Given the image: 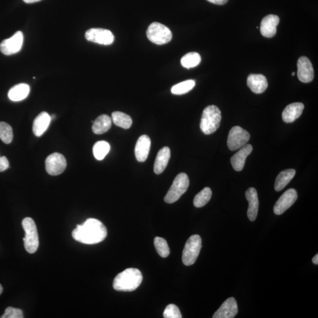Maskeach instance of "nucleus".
Masks as SVG:
<instances>
[{
    "label": "nucleus",
    "mask_w": 318,
    "mask_h": 318,
    "mask_svg": "<svg viewBox=\"0 0 318 318\" xmlns=\"http://www.w3.org/2000/svg\"><path fill=\"white\" fill-rule=\"evenodd\" d=\"M304 105L302 103H293L285 107L282 112V119L285 123H292L302 114Z\"/></svg>",
    "instance_id": "obj_20"
},
{
    "label": "nucleus",
    "mask_w": 318,
    "mask_h": 318,
    "mask_svg": "<svg viewBox=\"0 0 318 318\" xmlns=\"http://www.w3.org/2000/svg\"><path fill=\"white\" fill-rule=\"evenodd\" d=\"M297 66V75L300 81L305 83L312 82L314 78V70L309 59L305 56L300 57L298 59Z\"/></svg>",
    "instance_id": "obj_13"
},
{
    "label": "nucleus",
    "mask_w": 318,
    "mask_h": 318,
    "mask_svg": "<svg viewBox=\"0 0 318 318\" xmlns=\"http://www.w3.org/2000/svg\"><path fill=\"white\" fill-rule=\"evenodd\" d=\"M279 23V17L270 15L265 17L262 20L260 26L261 33L262 36L272 38L277 34V27Z\"/></svg>",
    "instance_id": "obj_15"
},
{
    "label": "nucleus",
    "mask_w": 318,
    "mask_h": 318,
    "mask_svg": "<svg viewBox=\"0 0 318 318\" xmlns=\"http://www.w3.org/2000/svg\"><path fill=\"white\" fill-rule=\"evenodd\" d=\"M85 37L87 40L102 45H110L114 40L113 34L103 29H89L86 31Z\"/></svg>",
    "instance_id": "obj_11"
},
{
    "label": "nucleus",
    "mask_w": 318,
    "mask_h": 318,
    "mask_svg": "<svg viewBox=\"0 0 318 318\" xmlns=\"http://www.w3.org/2000/svg\"><path fill=\"white\" fill-rule=\"evenodd\" d=\"M51 120V116L45 111L38 114L33 122V132L35 136L40 137L47 131Z\"/></svg>",
    "instance_id": "obj_21"
},
{
    "label": "nucleus",
    "mask_w": 318,
    "mask_h": 318,
    "mask_svg": "<svg viewBox=\"0 0 318 318\" xmlns=\"http://www.w3.org/2000/svg\"><path fill=\"white\" fill-rule=\"evenodd\" d=\"M250 138L249 132L236 125L230 129L227 144L230 150L235 151L245 145Z\"/></svg>",
    "instance_id": "obj_8"
},
{
    "label": "nucleus",
    "mask_w": 318,
    "mask_h": 318,
    "mask_svg": "<svg viewBox=\"0 0 318 318\" xmlns=\"http://www.w3.org/2000/svg\"><path fill=\"white\" fill-rule=\"evenodd\" d=\"M142 281L141 271L136 268H128L116 276L113 286L117 291L132 292L141 285Z\"/></svg>",
    "instance_id": "obj_2"
},
{
    "label": "nucleus",
    "mask_w": 318,
    "mask_h": 318,
    "mask_svg": "<svg viewBox=\"0 0 318 318\" xmlns=\"http://www.w3.org/2000/svg\"><path fill=\"white\" fill-rule=\"evenodd\" d=\"M24 2L26 3H28V4H30V3H37L38 2H40L41 0H23Z\"/></svg>",
    "instance_id": "obj_37"
},
{
    "label": "nucleus",
    "mask_w": 318,
    "mask_h": 318,
    "mask_svg": "<svg viewBox=\"0 0 318 318\" xmlns=\"http://www.w3.org/2000/svg\"><path fill=\"white\" fill-rule=\"evenodd\" d=\"M30 86L25 83H21L10 90L8 96L13 101H19L25 99L30 93Z\"/></svg>",
    "instance_id": "obj_23"
},
{
    "label": "nucleus",
    "mask_w": 318,
    "mask_h": 318,
    "mask_svg": "<svg viewBox=\"0 0 318 318\" xmlns=\"http://www.w3.org/2000/svg\"><path fill=\"white\" fill-rule=\"evenodd\" d=\"M295 174L296 170L292 169L282 171L278 174L277 179H276L275 183V190L279 192L284 189L286 185L294 177Z\"/></svg>",
    "instance_id": "obj_25"
},
{
    "label": "nucleus",
    "mask_w": 318,
    "mask_h": 318,
    "mask_svg": "<svg viewBox=\"0 0 318 318\" xmlns=\"http://www.w3.org/2000/svg\"><path fill=\"white\" fill-rule=\"evenodd\" d=\"M195 82L194 80H188L186 81L177 84L172 87L171 92L176 95H182L186 94L194 88Z\"/></svg>",
    "instance_id": "obj_30"
},
{
    "label": "nucleus",
    "mask_w": 318,
    "mask_h": 318,
    "mask_svg": "<svg viewBox=\"0 0 318 318\" xmlns=\"http://www.w3.org/2000/svg\"><path fill=\"white\" fill-rule=\"evenodd\" d=\"M23 40V34L22 31H17L12 37L2 42L0 44V51L7 55L16 54L22 48Z\"/></svg>",
    "instance_id": "obj_10"
},
{
    "label": "nucleus",
    "mask_w": 318,
    "mask_h": 318,
    "mask_svg": "<svg viewBox=\"0 0 318 318\" xmlns=\"http://www.w3.org/2000/svg\"><path fill=\"white\" fill-rule=\"evenodd\" d=\"M9 167V162L6 156L0 157V172H4Z\"/></svg>",
    "instance_id": "obj_35"
},
{
    "label": "nucleus",
    "mask_w": 318,
    "mask_h": 318,
    "mask_svg": "<svg viewBox=\"0 0 318 318\" xmlns=\"http://www.w3.org/2000/svg\"><path fill=\"white\" fill-rule=\"evenodd\" d=\"M201 62V55L196 52H188L181 59V66L186 69L197 67Z\"/></svg>",
    "instance_id": "obj_27"
},
{
    "label": "nucleus",
    "mask_w": 318,
    "mask_h": 318,
    "mask_svg": "<svg viewBox=\"0 0 318 318\" xmlns=\"http://www.w3.org/2000/svg\"><path fill=\"white\" fill-rule=\"evenodd\" d=\"M210 3H213V4L217 5H225L228 0H207Z\"/></svg>",
    "instance_id": "obj_36"
},
{
    "label": "nucleus",
    "mask_w": 318,
    "mask_h": 318,
    "mask_svg": "<svg viewBox=\"0 0 318 318\" xmlns=\"http://www.w3.org/2000/svg\"><path fill=\"white\" fill-rule=\"evenodd\" d=\"M113 123L117 126L128 129L132 126V119L128 114L121 112V111H114L111 114Z\"/></svg>",
    "instance_id": "obj_26"
},
{
    "label": "nucleus",
    "mask_w": 318,
    "mask_h": 318,
    "mask_svg": "<svg viewBox=\"0 0 318 318\" xmlns=\"http://www.w3.org/2000/svg\"><path fill=\"white\" fill-rule=\"evenodd\" d=\"M202 248L200 236L194 235L188 239L183 250L182 262L186 266L194 265L197 261Z\"/></svg>",
    "instance_id": "obj_7"
},
{
    "label": "nucleus",
    "mask_w": 318,
    "mask_h": 318,
    "mask_svg": "<svg viewBox=\"0 0 318 318\" xmlns=\"http://www.w3.org/2000/svg\"><path fill=\"white\" fill-rule=\"evenodd\" d=\"M22 226L26 233L23 239L24 247L28 253H34L36 252L39 245L36 223L33 219L26 218L23 220Z\"/></svg>",
    "instance_id": "obj_4"
},
{
    "label": "nucleus",
    "mask_w": 318,
    "mask_h": 318,
    "mask_svg": "<svg viewBox=\"0 0 318 318\" xmlns=\"http://www.w3.org/2000/svg\"><path fill=\"white\" fill-rule=\"evenodd\" d=\"M170 158V150L168 147H164L160 149L154 164V172L157 174H161L166 168Z\"/></svg>",
    "instance_id": "obj_22"
},
{
    "label": "nucleus",
    "mask_w": 318,
    "mask_h": 318,
    "mask_svg": "<svg viewBox=\"0 0 318 318\" xmlns=\"http://www.w3.org/2000/svg\"><path fill=\"white\" fill-rule=\"evenodd\" d=\"M188 186L189 179L187 174L184 173L178 174L167 192L164 201L167 204H173L176 202L187 191Z\"/></svg>",
    "instance_id": "obj_5"
},
{
    "label": "nucleus",
    "mask_w": 318,
    "mask_h": 318,
    "mask_svg": "<svg viewBox=\"0 0 318 318\" xmlns=\"http://www.w3.org/2000/svg\"><path fill=\"white\" fill-rule=\"evenodd\" d=\"M111 123L112 120L108 115H101L94 121L92 130L96 135L103 134L111 128Z\"/></svg>",
    "instance_id": "obj_24"
},
{
    "label": "nucleus",
    "mask_w": 318,
    "mask_h": 318,
    "mask_svg": "<svg viewBox=\"0 0 318 318\" xmlns=\"http://www.w3.org/2000/svg\"><path fill=\"white\" fill-rule=\"evenodd\" d=\"M238 308L235 298L231 297L226 300L214 313L213 318H233L235 317Z\"/></svg>",
    "instance_id": "obj_14"
},
{
    "label": "nucleus",
    "mask_w": 318,
    "mask_h": 318,
    "mask_svg": "<svg viewBox=\"0 0 318 318\" xmlns=\"http://www.w3.org/2000/svg\"><path fill=\"white\" fill-rule=\"evenodd\" d=\"M295 75V72H293L292 73V76H294Z\"/></svg>",
    "instance_id": "obj_40"
},
{
    "label": "nucleus",
    "mask_w": 318,
    "mask_h": 318,
    "mask_svg": "<svg viewBox=\"0 0 318 318\" xmlns=\"http://www.w3.org/2000/svg\"><path fill=\"white\" fill-rule=\"evenodd\" d=\"M2 318H23V311L13 307H8L5 310V312L1 317Z\"/></svg>",
    "instance_id": "obj_34"
},
{
    "label": "nucleus",
    "mask_w": 318,
    "mask_h": 318,
    "mask_svg": "<svg viewBox=\"0 0 318 318\" xmlns=\"http://www.w3.org/2000/svg\"><path fill=\"white\" fill-rule=\"evenodd\" d=\"M154 244L157 253L162 258H167L170 254V249L166 240L162 237H156Z\"/></svg>",
    "instance_id": "obj_31"
},
{
    "label": "nucleus",
    "mask_w": 318,
    "mask_h": 318,
    "mask_svg": "<svg viewBox=\"0 0 318 318\" xmlns=\"http://www.w3.org/2000/svg\"><path fill=\"white\" fill-rule=\"evenodd\" d=\"M45 169L51 176H57L64 172L67 166L65 156L60 153H54L49 155L45 160Z\"/></svg>",
    "instance_id": "obj_9"
},
{
    "label": "nucleus",
    "mask_w": 318,
    "mask_h": 318,
    "mask_svg": "<svg viewBox=\"0 0 318 318\" xmlns=\"http://www.w3.org/2000/svg\"><path fill=\"white\" fill-rule=\"evenodd\" d=\"M212 192L209 187H205L201 192L196 195L194 201L195 207H204L211 200Z\"/></svg>",
    "instance_id": "obj_28"
},
{
    "label": "nucleus",
    "mask_w": 318,
    "mask_h": 318,
    "mask_svg": "<svg viewBox=\"0 0 318 318\" xmlns=\"http://www.w3.org/2000/svg\"><path fill=\"white\" fill-rule=\"evenodd\" d=\"M0 139L6 144H10L13 139L12 128L3 121L0 122Z\"/></svg>",
    "instance_id": "obj_32"
},
{
    "label": "nucleus",
    "mask_w": 318,
    "mask_h": 318,
    "mask_svg": "<svg viewBox=\"0 0 318 318\" xmlns=\"http://www.w3.org/2000/svg\"><path fill=\"white\" fill-rule=\"evenodd\" d=\"M3 291V289L1 284H0V295L2 294Z\"/></svg>",
    "instance_id": "obj_39"
},
{
    "label": "nucleus",
    "mask_w": 318,
    "mask_h": 318,
    "mask_svg": "<svg viewBox=\"0 0 318 318\" xmlns=\"http://www.w3.org/2000/svg\"><path fill=\"white\" fill-rule=\"evenodd\" d=\"M163 316L165 318L182 317L179 307L174 304H169L166 306L163 312Z\"/></svg>",
    "instance_id": "obj_33"
},
{
    "label": "nucleus",
    "mask_w": 318,
    "mask_h": 318,
    "mask_svg": "<svg viewBox=\"0 0 318 318\" xmlns=\"http://www.w3.org/2000/svg\"><path fill=\"white\" fill-rule=\"evenodd\" d=\"M222 119L221 111L217 106H209L203 111L200 128L205 135H211L218 130Z\"/></svg>",
    "instance_id": "obj_3"
},
{
    "label": "nucleus",
    "mask_w": 318,
    "mask_h": 318,
    "mask_svg": "<svg viewBox=\"0 0 318 318\" xmlns=\"http://www.w3.org/2000/svg\"><path fill=\"white\" fill-rule=\"evenodd\" d=\"M107 235L106 226L99 220L93 218L88 219L83 224L77 226L72 232L73 238L79 242L87 244L102 242Z\"/></svg>",
    "instance_id": "obj_1"
},
{
    "label": "nucleus",
    "mask_w": 318,
    "mask_h": 318,
    "mask_svg": "<svg viewBox=\"0 0 318 318\" xmlns=\"http://www.w3.org/2000/svg\"><path fill=\"white\" fill-rule=\"evenodd\" d=\"M246 198L249 206L247 209V217L250 221L256 220L259 210V199L257 191L253 187H250L246 192Z\"/></svg>",
    "instance_id": "obj_18"
},
{
    "label": "nucleus",
    "mask_w": 318,
    "mask_h": 318,
    "mask_svg": "<svg viewBox=\"0 0 318 318\" xmlns=\"http://www.w3.org/2000/svg\"><path fill=\"white\" fill-rule=\"evenodd\" d=\"M312 262L314 264H318V254H316L312 259Z\"/></svg>",
    "instance_id": "obj_38"
},
{
    "label": "nucleus",
    "mask_w": 318,
    "mask_h": 318,
    "mask_svg": "<svg viewBox=\"0 0 318 318\" xmlns=\"http://www.w3.org/2000/svg\"><path fill=\"white\" fill-rule=\"evenodd\" d=\"M247 85L256 94L264 93L268 86L267 78L262 75H250L247 79Z\"/></svg>",
    "instance_id": "obj_19"
},
{
    "label": "nucleus",
    "mask_w": 318,
    "mask_h": 318,
    "mask_svg": "<svg viewBox=\"0 0 318 318\" xmlns=\"http://www.w3.org/2000/svg\"><path fill=\"white\" fill-rule=\"evenodd\" d=\"M298 199V194L294 188L286 190L276 203L274 212L276 215H281L291 207Z\"/></svg>",
    "instance_id": "obj_12"
},
{
    "label": "nucleus",
    "mask_w": 318,
    "mask_h": 318,
    "mask_svg": "<svg viewBox=\"0 0 318 318\" xmlns=\"http://www.w3.org/2000/svg\"><path fill=\"white\" fill-rule=\"evenodd\" d=\"M239 149L230 159L233 168L237 172L243 170L247 157L252 152L253 148L251 145L246 144Z\"/></svg>",
    "instance_id": "obj_17"
},
{
    "label": "nucleus",
    "mask_w": 318,
    "mask_h": 318,
    "mask_svg": "<svg viewBox=\"0 0 318 318\" xmlns=\"http://www.w3.org/2000/svg\"><path fill=\"white\" fill-rule=\"evenodd\" d=\"M110 149V146L107 142H97L93 146L94 156L98 160H103L109 152Z\"/></svg>",
    "instance_id": "obj_29"
},
{
    "label": "nucleus",
    "mask_w": 318,
    "mask_h": 318,
    "mask_svg": "<svg viewBox=\"0 0 318 318\" xmlns=\"http://www.w3.org/2000/svg\"><path fill=\"white\" fill-rule=\"evenodd\" d=\"M146 34L150 41L157 45L168 43L172 38V33L169 28L157 22L150 24Z\"/></svg>",
    "instance_id": "obj_6"
},
{
    "label": "nucleus",
    "mask_w": 318,
    "mask_h": 318,
    "mask_svg": "<svg viewBox=\"0 0 318 318\" xmlns=\"http://www.w3.org/2000/svg\"><path fill=\"white\" fill-rule=\"evenodd\" d=\"M151 141L148 136L142 135L138 140L135 146V156L138 161L144 162L148 159Z\"/></svg>",
    "instance_id": "obj_16"
}]
</instances>
